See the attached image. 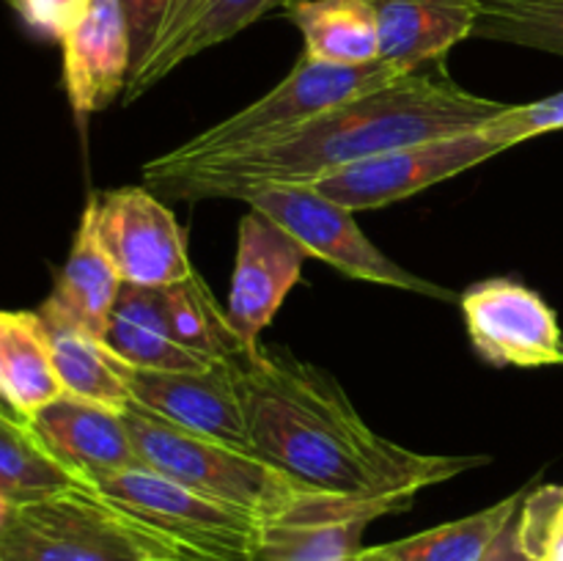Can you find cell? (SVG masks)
Returning a JSON list of instances; mask_svg holds the SVG:
<instances>
[{"instance_id": "cell-28", "label": "cell", "mask_w": 563, "mask_h": 561, "mask_svg": "<svg viewBox=\"0 0 563 561\" xmlns=\"http://www.w3.org/2000/svg\"><path fill=\"white\" fill-rule=\"evenodd\" d=\"M495 143L509 152L531 138L563 130V91L553 97L537 99L528 105H509L500 116H495L487 127H482Z\"/></svg>"}, {"instance_id": "cell-30", "label": "cell", "mask_w": 563, "mask_h": 561, "mask_svg": "<svg viewBox=\"0 0 563 561\" xmlns=\"http://www.w3.org/2000/svg\"><path fill=\"white\" fill-rule=\"evenodd\" d=\"M88 0H9L11 9L20 14L31 31L42 33L47 38H60L77 11L86 6Z\"/></svg>"}, {"instance_id": "cell-24", "label": "cell", "mask_w": 563, "mask_h": 561, "mask_svg": "<svg viewBox=\"0 0 563 561\" xmlns=\"http://www.w3.org/2000/svg\"><path fill=\"white\" fill-rule=\"evenodd\" d=\"M522 498L526 490L460 520L427 528L399 542H388L385 548L396 561H482L517 515Z\"/></svg>"}, {"instance_id": "cell-29", "label": "cell", "mask_w": 563, "mask_h": 561, "mask_svg": "<svg viewBox=\"0 0 563 561\" xmlns=\"http://www.w3.org/2000/svg\"><path fill=\"white\" fill-rule=\"evenodd\" d=\"M119 3L126 22V36H130L132 72H135L168 16L170 0H119Z\"/></svg>"}, {"instance_id": "cell-3", "label": "cell", "mask_w": 563, "mask_h": 561, "mask_svg": "<svg viewBox=\"0 0 563 561\" xmlns=\"http://www.w3.org/2000/svg\"><path fill=\"white\" fill-rule=\"evenodd\" d=\"M121 416L141 465L179 479L209 498L251 512L264 526L335 509L346 501H363L308 487L253 446L190 432L137 405H130Z\"/></svg>"}, {"instance_id": "cell-13", "label": "cell", "mask_w": 563, "mask_h": 561, "mask_svg": "<svg viewBox=\"0 0 563 561\" xmlns=\"http://www.w3.org/2000/svg\"><path fill=\"white\" fill-rule=\"evenodd\" d=\"M64 88L77 119L108 108L126 88L132 53L119 0H88L60 33Z\"/></svg>"}, {"instance_id": "cell-2", "label": "cell", "mask_w": 563, "mask_h": 561, "mask_svg": "<svg viewBox=\"0 0 563 561\" xmlns=\"http://www.w3.org/2000/svg\"><path fill=\"white\" fill-rule=\"evenodd\" d=\"M506 108V102L462 88L445 72L443 61H438L401 75L390 86L346 99L289 135L251 152L192 168L163 170L143 165V185L174 201H245L258 187L313 185L322 176L390 148L482 130Z\"/></svg>"}, {"instance_id": "cell-7", "label": "cell", "mask_w": 563, "mask_h": 561, "mask_svg": "<svg viewBox=\"0 0 563 561\" xmlns=\"http://www.w3.org/2000/svg\"><path fill=\"white\" fill-rule=\"evenodd\" d=\"M245 204L273 218L306 251L308 258H319L350 278L416 292V295L434 297L443 302H460L456 292L410 273L388 253L379 251L363 234L355 212L324 198L311 185L258 187L245 198Z\"/></svg>"}, {"instance_id": "cell-12", "label": "cell", "mask_w": 563, "mask_h": 561, "mask_svg": "<svg viewBox=\"0 0 563 561\" xmlns=\"http://www.w3.org/2000/svg\"><path fill=\"white\" fill-rule=\"evenodd\" d=\"M132 405L190 432L251 446L245 402L231 363L201 372H132Z\"/></svg>"}, {"instance_id": "cell-15", "label": "cell", "mask_w": 563, "mask_h": 561, "mask_svg": "<svg viewBox=\"0 0 563 561\" xmlns=\"http://www.w3.org/2000/svg\"><path fill=\"white\" fill-rule=\"evenodd\" d=\"M31 421L55 457L86 484L141 462L126 432L124 416L110 407L60 394Z\"/></svg>"}, {"instance_id": "cell-1", "label": "cell", "mask_w": 563, "mask_h": 561, "mask_svg": "<svg viewBox=\"0 0 563 561\" xmlns=\"http://www.w3.org/2000/svg\"><path fill=\"white\" fill-rule=\"evenodd\" d=\"M229 363L253 449L322 493L416 501L427 487L489 462L482 454H423L385 438L368 427L333 374L286 346L258 341Z\"/></svg>"}, {"instance_id": "cell-8", "label": "cell", "mask_w": 563, "mask_h": 561, "mask_svg": "<svg viewBox=\"0 0 563 561\" xmlns=\"http://www.w3.org/2000/svg\"><path fill=\"white\" fill-rule=\"evenodd\" d=\"M504 152L506 148L495 143L487 132L471 130L374 154L335 174L322 176L311 187L350 212L379 209L423 193L451 176L465 174Z\"/></svg>"}, {"instance_id": "cell-4", "label": "cell", "mask_w": 563, "mask_h": 561, "mask_svg": "<svg viewBox=\"0 0 563 561\" xmlns=\"http://www.w3.org/2000/svg\"><path fill=\"white\" fill-rule=\"evenodd\" d=\"M0 561H190L168 537L91 484L22 504Z\"/></svg>"}, {"instance_id": "cell-22", "label": "cell", "mask_w": 563, "mask_h": 561, "mask_svg": "<svg viewBox=\"0 0 563 561\" xmlns=\"http://www.w3.org/2000/svg\"><path fill=\"white\" fill-rule=\"evenodd\" d=\"M47 324L49 346H53L55 372H58L64 394L93 405L124 413L132 405V372L102 336L69 328V324Z\"/></svg>"}, {"instance_id": "cell-14", "label": "cell", "mask_w": 563, "mask_h": 561, "mask_svg": "<svg viewBox=\"0 0 563 561\" xmlns=\"http://www.w3.org/2000/svg\"><path fill=\"white\" fill-rule=\"evenodd\" d=\"M286 3L289 0H185L126 80L124 102L141 99L185 61L229 42L267 11L284 9Z\"/></svg>"}, {"instance_id": "cell-26", "label": "cell", "mask_w": 563, "mask_h": 561, "mask_svg": "<svg viewBox=\"0 0 563 561\" xmlns=\"http://www.w3.org/2000/svg\"><path fill=\"white\" fill-rule=\"evenodd\" d=\"M473 36L563 58V0H482Z\"/></svg>"}, {"instance_id": "cell-11", "label": "cell", "mask_w": 563, "mask_h": 561, "mask_svg": "<svg viewBox=\"0 0 563 561\" xmlns=\"http://www.w3.org/2000/svg\"><path fill=\"white\" fill-rule=\"evenodd\" d=\"M306 251L258 209H247L236 231L225 314L242 341L258 344L264 330L295 289L306 264Z\"/></svg>"}, {"instance_id": "cell-10", "label": "cell", "mask_w": 563, "mask_h": 561, "mask_svg": "<svg viewBox=\"0 0 563 561\" xmlns=\"http://www.w3.org/2000/svg\"><path fill=\"white\" fill-rule=\"evenodd\" d=\"M473 350L493 366H563V330L539 292L515 278H487L460 295Z\"/></svg>"}, {"instance_id": "cell-5", "label": "cell", "mask_w": 563, "mask_h": 561, "mask_svg": "<svg viewBox=\"0 0 563 561\" xmlns=\"http://www.w3.org/2000/svg\"><path fill=\"white\" fill-rule=\"evenodd\" d=\"M405 72L385 61H374L366 66H333L319 64L302 55L295 69L278 82L269 94L256 99L247 108L236 110L229 119L207 127L192 135L190 141L168 148L159 157L148 160L152 168H192V165L214 163V160L234 157V154L251 152V148L273 143L289 135L306 121L317 119L324 110L346 102V99L363 97L377 88L390 86Z\"/></svg>"}, {"instance_id": "cell-27", "label": "cell", "mask_w": 563, "mask_h": 561, "mask_svg": "<svg viewBox=\"0 0 563 561\" xmlns=\"http://www.w3.org/2000/svg\"><path fill=\"white\" fill-rule=\"evenodd\" d=\"M517 528L533 561H563V484H544L526 493Z\"/></svg>"}, {"instance_id": "cell-16", "label": "cell", "mask_w": 563, "mask_h": 561, "mask_svg": "<svg viewBox=\"0 0 563 561\" xmlns=\"http://www.w3.org/2000/svg\"><path fill=\"white\" fill-rule=\"evenodd\" d=\"M379 28V61L399 72L438 64L476 31L482 0H372Z\"/></svg>"}, {"instance_id": "cell-31", "label": "cell", "mask_w": 563, "mask_h": 561, "mask_svg": "<svg viewBox=\"0 0 563 561\" xmlns=\"http://www.w3.org/2000/svg\"><path fill=\"white\" fill-rule=\"evenodd\" d=\"M520 512V509H517ZM482 561H533L531 553L526 550L520 539V528H517V515L511 517L509 526L500 531V537L495 539V544L489 548V553Z\"/></svg>"}, {"instance_id": "cell-25", "label": "cell", "mask_w": 563, "mask_h": 561, "mask_svg": "<svg viewBox=\"0 0 563 561\" xmlns=\"http://www.w3.org/2000/svg\"><path fill=\"white\" fill-rule=\"evenodd\" d=\"M163 302L176 339L207 361L229 363L245 346H251L231 328L229 314L218 306L212 289L198 273L163 289Z\"/></svg>"}, {"instance_id": "cell-17", "label": "cell", "mask_w": 563, "mask_h": 561, "mask_svg": "<svg viewBox=\"0 0 563 561\" xmlns=\"http://www.w3.org/2000/svg\"><path fill=\"white\" fill-rule=\"evenodd\" d=\"M124 286L93 229V212L86 204L80 226L66 264L60 267L53 292L38 308V317L49 324H69L86 333L102 336L108 328L119 292Z\"/></svg>"}, {"instance_id": "cell-18", "label": "cell", "mask_w": 563, "mask_h": 561, "mask_svg": "<svg viewBox=\"0 0 563 561\" xmlns=\"http://www.w3.org/2000/svg\"><path fill=\"white\" fill-rule=\"evenodd\" d=\"M410 506L412 501L401 498L346 501L317 515L267 522L256 561H352L368 522Z\"/></svg>"}, {"instance_id": "cell-6", "label": "cell", "mask_w": 563, "mask_h": 561, "mask_svg": "<svg viewBox=\"0 0 563 561\" xmlns=\"http://www.w3.org/2000/svg\"><path fill=\"white\" fill-rule=\"evenodd\" d=\"M91 487L168 537L190 561H256L264 522L146 465L93 479Z\"/></svg>"}, {"instance_id": "cell-19", "label": "cell", "mask_w": 563, "mask_h": 561, "mask_svg": "<svg viewBox=\"0 0 563 561\" xmlns=\"http://www.w3.org/2000/svg\"><path fill=\"white\" fill-rule=\"evenodd\" d=\"M102 339L126 366L141 372H201L214 366L176 339L165 314L163 289L121 286Z\"/></svg>"}, {"instance_id": "cell-33", "label": "cell", "mask_w": 563, "mask_h": 561, "mask_svg": "<svg viewBox=\"0 0 563 561\" xmlns=\"http://www.w3.org/2000/svg\"><path fill=\"white\" fill-rule=\"evenodd\" d=\"M16 512H20V504H14V501L5 498V495L0 493V534H3L11 522H14Z\"/></svg>"}, {"instance_id": "cell-32", "label": "cell", "mask_w": 563, "mask_h": 561, "mask_svg": "<svg viewBox=\"0 0 563 561\" xmlns=\"http://www.w3.org/2000/svg\"><path fill=\"white\" fill-rule=\"evenodd\" d=\"M352 561H396L385 544H374V548H361Z\"/></svg>"}, {"instance_id": "cell-21", "label": "cell", "mask_w": 563, "mask_h": 561, "mask_svg": "<svg viewBox=\"0 0 563 561\" xmlns=\"http://www.w3.org/2000/svg\"><path fill=\"white\" fill-rule=\"evenodd\" d=\"M284 14L300 31L306 58L333 66L379 61V28L372 0H289Z\"/></svg>"}, {"instance_id": "cell-9", "label": "cell", "mask_w": 563, "mask_h": 561, "mask_svg": "<svg viewBox=\"0 0 563 561\" xmlns=\"http://www.w3.org/2000/svg\"><path fill=\"white\" fill-rule=\"evenodd\" d=\"M88 207L99 245L124 284L168 289L196 273L179 220L148 187L99 193L88 198Z\"/></svg>"}, {"instance_id": "cell-20", "label": "cell", "mask_w": 563, "mask_h": 561, "mask_svg": "<svg viewBox=\"0 0 563 561\" xmlns=\"http://www.w3.org/2000/svg\"><path fill=\"white\" fill-rule=\"evenodd\" d=\"M64 394L38 311H0V402L33 418Z\"/></svg>"}, {"instance_id": "cell-23", "label": "cell", "mask_w": 563, "mask_h": 561, "mask_svg": "<svg viewBox=\"0 0 563 561\" xmlns=\"http://www.w3.org/2000/svg\"><path fill=\"white\" fill-rule=\"evenodd\" d=\"M77 484L86 482L55 457L31 418L0 402V493L22 506Z\"/></svg>"}]
</instances>
